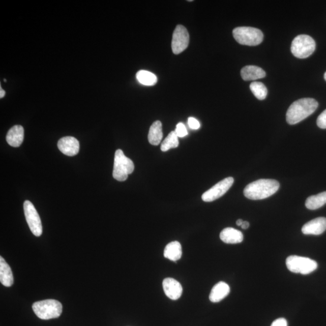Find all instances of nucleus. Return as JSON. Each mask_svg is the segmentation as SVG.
I'll use <instances>...</instances> for the list:
<instances>
[{"label": "nucleus", "instance_id": "11", "mask_svg": "<svg viewBox=\"0 0 326 326\" xmlns=\"http://www.w3.org/2000/svg\"><path fill=\"white\" fill-rule=\"evenodd\" d=\"M57 147L61 153L67 156L73 157L79 153L80 144L75 137H65L58 141Z\"/></svg>", "mask_w": 326, "mask_h": 326}, {"label": "nucleus", "instance_id": "1", "mask_svg": "<svg viewBox=\"0 0 326 326\" xmlns=\"http://www.w3.org/2000/svg\"><path fill=\"white\" fill-rule=\"evenodd\" d=\"M318 106V102L314 99H299L289 106L286 112V121L289 125L299 124L313 114Z\"/></svg>", "mask_w": 326, "mask_h": 326}, {"label": "nucleus", "instance_id": "20", "mask_svg": "<svg viewBox=\"0 0 326 326\" xmlns=\"http://www.w3.org/2000/svg\"><path fill=\"white\" fill-rule=\"evenodd\" d=\"M163 136L162 124L160 121L155 122L150 129L148 140L151 144L157 146L162 140Z\"/></svg>", "mask_w": 326, "mask_h": 326}, {"label": "nucleus", "instance_id": "25", "mask_svg": "<svg viewBox=\"0 0 326 326\" xmlns=\"http://www.w3.org/2000/svg\"><path fill=\"white\" fill-rule=\"evenodd\" d=\"M175 132L179 137H185L188 134L186 126L183 123L176 125Z\"/></svg>", "mask_w": 326, "mask_h": 326}, {"label": "nucleus", "instance_id": "19", "mask_svg": "<svg viewBox=\"0 0 326 326\" xmlns=\"http://www.w3.org/2000/svg\"><path fill=\"white\" fill-rule=\"evenodd\" d=\"M182 254V245L177 241L168 244L164 251V257L174 261L180 260Z\"/></svg>", "mask_w": 326, "mask_h": 326}, {"label": "nucleus", "instance_id": "28", "mask_svg": "<svg viewBox=\"0 0 326 326\" xmlns=\"http://www.w3.org/2000/svg\"><path fill=\"white\" fill-rule=\"evenodd\" d=\"M271 326H288V322L285 318H280L276 319Z\"/></svg>", "mask_w": 326, "mask_h": 326}, {"label": "nucleus", "instance_id": "9", "mask_svg": "<svg viewBox=\"0 0 326 326\" xmlns=\"http://www.w3.org/2000/svg\"><path fill=\"white\" fill-rule=\"evenodd\" d=\"M234 179L232 177H226L216 185L213 186L206 191L202 196V199L204 202H212L221 198L225 194L233 185Z\"/></svg>", "mask_w": 326, "mask_h": 326}, {"label": "nucleus", "instance_id": "23", "mask_svg": "<svg viewBox=\"0 0 326 326\" xmlns=\"http://www.w3.org/2000/svg\"><path fill=\"white\" fill-rule=\"evenodd\" d=\"M179 137L175 133V131L170 132L168 136L161 144V150L163 152H166L172 148H176L179 146Z\"/></svg>", "mask_w": 326, "mask_h": 326}, {"label": "nucleus", "instance_id": "30", "mask_svg": "<svg viewBox=\"0 0 326 326\" xmlns=\"http://www.w3.org/2000/svg\"><path fill=\"white\" fill-rule=\"evenodd\" d=\"M6 92L2 89L1 87V89H0V98H1V99L4 98Z\"/></svg>", "mask_w": 326, "mask_h": 326}, {"label": "nucleus", "instance_id": "32", "mask_svg": "<svg viewBox=\"0 0 326 326\" xmlns=\"http://www.w3.org/2000/svg\"><path fill=\"white\" fill-rule=\"evenodd\" d=\"M324 79L325 80V81H326V72L324 74Z\"/></svg>", "mask_w": 326, "mask_h": 326}, {"label": "nucleus", "instance_id": "15", "mask_svg": "<svg viewBox=\"0 0 326 326\" xmlns=\"http://www.w3.org/2000/svg\"><path fill=\"white\" fill-rule=\"evenodd\" d=\"M220 239L224 243L235 244L241 243L244 240L243 233L233 228L228 227L221 232Z\"/></svg>", "mask_w": 326, "mask_h": 326}, {"label": "nucleus", "instance_id": "10", "mask_svg": "<svg viewBox=\"0 0 326 326\" xmlns=\"http://www.w3.org/2000/svg\"><path fill=\"white\" fill-rule=\"evenodd\" d=\"M189 43V35L185 27L177 25L173 32L172 49L174 54H179L185 51Z\"/></svg>", "mask_w": 326, "mask_h": 326}, {"label": "nucleus", "instance_id": "24", "mask_svg": "<svg viewBox=\"0 0 326 326\" xmlns=\"http://www.w3.org/2000/svg\"><path fill=\"white\" fill-rule=\"evenodd\" d=\"M250 88L252 93L257 99L263 100L266 98L268 90L265 85L260 82H253L250 84Z\"/></svg>", "mask_w": 326, "mask_h": 326}, {"label": "nucleus", "instance_id": "6", "mask_svg": "<svg viewBox=\"0 0 326 326\" xmlns=\"http://www.w3.org/2000/svg\"><path fill=\"white\" fill-rule=\"evenodd\" d=\"M315 47L314 39L308 35H300L293 40L290 50L295 57L305 59L314 52Z\"/></svg>", "mask_w": 326, "mask_h": 326}, {"label": "nucleus", "instance_id": "18", "mask_svg": "<svg viewBox=\"0 0 326 326\" xmlns=\"http://www.w3.org/2000/svg\"><path fill=\"white\" fill-rule=\"evenodd\" d=\"M0 282L6 287H11L14 284V276L11 267L2 256L0 257Z\"/></svg>", "mask_w": 326, "mask_h": 326}, {"label": "nucleus", "instance_id": "2", "mask_svg": "<svg viewBox=\"0 0 326 326\" xmlns=\"http://www.w3.org/2000/svg\"><path fill=\"white\" fill-rule=\"evenodd\" d=\"M279 187L280 184L276 180L261 179L245 187L244 194L248 199H263L273 195L277 192Z\"/></svg>", "mask_w": 326, "mask_h": 326}, {"label": "nucleus", "instance_id": "29", "mask_svg": "<svg viewBox=\"0 0 326 326\" xmlns=\"http://www.w3.org/2000/svg\"><path fill=\"white\" fill-rule=\"evenodd\" d=\"M249 227V222L247 221H244L243 225H241L242 228L244 229V230H246V229L248 228Z\"/></svg>", "mask_w": 326, "mask_h": 326}, {"label": "nucleus", "instance_id": "26", "mask_svg": "<svg viewBox=\"0 0 326 326\" xmlns=\"http://www.w3.org/2000/svg\"><path fill=\"white\" fill-rule=\"evenodd\" d=\"M317 124L319 128L326 129V109L318 116Z\"/></svg>", "mask_w": 326, "mask_h": 326}, {"label": "nucleus", "instance_id": "7", "mask_svg": "<svg viewBox=\"0 0 326 326\" xmlns=\"http://www.w3.org/2000/svg\"><path fill=\"white\" fill-rule=\"evenodd\" d=\"M286 264L290 272L303 275L311 274L318 268V264L315 260L298 256H289L286 259Z\"/></svg>", "mask_w": 326, "mask_h": 326}, {"label": "nucleus", "instance_id": "21", "mask_svg": "<svg viewBox=\"0 0 326 326\" xmlns=\"http://www.w3.org/2000/svg\"><path fill=\"white\" fill-rule=\"evenodd\" d=\"M326 204V192H323L317 195L309 196L306 199L305 205L306 208L314 211L321 208Z\"/></svg>", "mask_w": 326, "mask_h": 326}, {"label": "nucleus", "instance_id": "14", "mask_svg": "<svg viewBox=\"0 0 326 326\" xmlns=\"http://www.w3.org/2000/svg\"><path fill=\"white\" fill-rule=\"evenodd\" d=\"M24 131L21 125H15L8 131L6 135V141L12 147H18L21 146L24 140Z\"/></svg>", "mask_w": 326, "mask_h": 326}, {"label": "nucleus", "instance_id": "22", "mask_svg": "<svg viewBox=\"0 0 326 326\" xmlns=\"http://www.w3.org/2000/svg\"><path fill=\"white\" fill-rule=\"evenodd\" d=\"M136 77L142 85L153 86L157 82V77L154 73L146 70H140L137 72Z\"/></svg>", "mask_w": 326, "mask_h": 326}, {"label": "nucleus", "instance_id": "31", "mask_svg": "<svg viewBox=\"0 0 326 326\" xmlns=\"http://www.w3.org/2000/svg\"><path fill=\"white\" fill-rule=\"evenodd\" d=\"M244 222L243 220H242V219H238V220L236 221V224L238 226H241L243 225Z\"/></svg>", "mask_w": 326, "mask_h": 326}, {"label": "nucleus", "instance_id": "8", "mask_svg": "<svg viewBox=\"0 0 326 326\" xmlns=\"http://www.w3.org/2000/svg\"><path fill=\"white\" fill-rule=\"evenodd\" d=\"M24 212L25 219L32 233L39 237L43 234V226L36 209L31 201L24 203Z\"/></svg>", "mask_w": 326, "mask_h": 326}, {"label": "nucleus", "instance_id": "13", "mask_svg": "<svg viewBox=\"0 0 326 326\" xmlns=\"http://www.w3.org/2000/svg\"><path fill=\"white\" fill-rule=\"evenodd\" d=\"M163 287L164 293L171 300L179 299L183 293V287L179 282L172 278L163 280Z\"/></svg>", "mask_w": 326, "mask_h": 326}, {"label": "nucleus", "instance_id": "27", "mask_svg": "<svg viewBox=\"0 0 326 326\" xmlns=\"http://www.w3.org/2000/svg\"><path fill=\"white\" fill-rule=\"evenodd\" d=\"M188 124L189 127L192 129V130H198L200 127H201V125H200L199 121L193 117L189 118Z\"/></svg>", "mask_w": 326, "mask_h": 326}, {"label": "nucleus", "instance_id": "16", "mask_svg": "<svg viewBox=\"0 0 326 326\" xmlns=\"http://www.w3.org/2000/svg\"><path fill=\"white\" fill-rule=\"evenodd\" d=\"M230 292V288L228 284L224 282H219L212 288L209 299L213 303H218L225 299Z\"/></svg>", "mask_w": 326, "mask_h": 326}, {"label": "nucleus", "instance_id": "12", "mask_svg": "<svg viewBox=\"0 0 326 326\" xmlns=\"http://www.w3.org/2000/svg\"><path fill=\"white\" fill-rule=\"evenodd\" d=\"M326 230V218L319 217L313 219L303 226L302 233L306 235H320Z\"/></svg>", "mask_w": 326, "mask_h": 326}, {"label": "nucleus", "instance_id": "5", "mask_svg": "<svg viewBox=\"0 0 326 326\" xmlns=\"http://www.w3.org/2000/svg\"><path fill=\"white\" fill-rule=\"evenodd\" d=\"M233 35L235 41L242 45L256 46L263 40V34L259 29L251 27H239L234 29Z\"/></svg>", "mask_w": 326, "mask_h": 326}, {"label": "nucleus", "instance_id": "17", "mask_svg": "<svg viewBox=\"0 0 326 326\" xmlns=\"http://www.w3.org/2000/svg\"><path fill=\"white\" fill-rule=\"evenodd\" d=\"M241 76L245 81H250L263 78L266 73L260 67L254 66H247L241 70Z\"/></svg>", "mask_w": 326, "mask_h": 326}, {"label": "nucleus", "instance_id": "4", "mask_svg": "<svg viewBox=\"0 0 326 326\" xmlns=\"http://www.w3.org/2000/svg\"><path fill=\"white\" fill-rule=\"evenodd\" d=\"M133 161L127 157L121 150L116 151L114 157V169L112 176L118 182H125L128 175L134 172Z\"/></svg>", "mask_w": 326, "mask_h": 326}, {"label": "nucleus", "instance_id": "3", "mask_svg": "<svg viewBox=\"0 0 326 326\" xmlns=\"http://www.w3.org/2000/svg\"><path fill=\"white\" fill-rule=\"evenodd\" d=\"M35 314L41 319H50L60 317L63 305L56 300L48 299L35 302L32 306Z\"/></svg>", "mask_w": 326, "mask_h": 326}]
</instances>
